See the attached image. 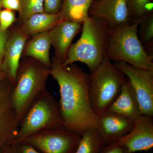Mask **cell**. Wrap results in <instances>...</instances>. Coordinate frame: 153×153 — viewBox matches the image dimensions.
Instances as JSON below:
<instances>
[{
  "label": "cell",
  "mask_w": 153,
  "mask_h": 153,
  "mask_svg": "<svg viewBox=\"0 0 153 153\" xmlns=\"http://www.w3.org/2000/svg\"><path fill=\"white\" fill-rule=\"evenodd\" d=\"M50 75L59 86L58 102L65 128L80 136L87 129L96 128L97 116L88 95L89 73L74 63L64 66L53 58Z\"/></svg>",
  "instance_id": "obj_1"
},
{
  "label": "cell",
  "mask_w": 153,
  "mask_h": 153,
  "mask_svg": "<svg viewBox=\"0 0 153 153\" xmlns=\"http://www.w3.org/2000/svg\"><path fill=\"white\" fill-rule=\"evenodd\" d=\"M49 75L50 68L34 58L20 61L12 94L19 126L31 106L47 90Z\"/></svg>",
  "instance_id": "obj_2"
},
{
  "label": "cell",
  "mask_w": 153,
  "mask_h": 153,
  "mask_svg": "<svg viewBox=\"0 0 153 153\" xmlns=\"http://www.w3.org/2000/svg\"><path fill=\"white\" fill-rule=\"evenodd\" d=\"M112 29L101 19L88 17L82 24L80 38L70 46L67 58L62 63L63 66L80 62L87 65L90 72L94 71L106 55Z\"/></svg>",
  "instance_id": "obj_3"
},
{
  "label": "cell",
  "mask_w": 153,
  "mask_h": 153,
  "mask_svg": "<svg viewBox=\"0 0 153 153\" xmlns=\"http://www.w3.org/2000/svg\"><path fill=\"white\" fill-rule=\"evenodd\" d=\"M138 23H129L113 28L105 55L115 62H123L137 68L153 70V55L145 51L137 34Z\"/></svg>",
  "instance_id": "obj_4"
},
{
  "label": "cell",
  "mask_w": 153,
  "mask_h": 153,
  "mask_svg": "<svg viewBox=\"0 0 153 153\" xmlns=\"http://www.w3.org/2000/svg\"><path fill=\"white\" fill-rule=\"evenodd\" d=\"M126 78L106 55L97 68L89 73L88 95L97 116L108 110L120 93Z\"/></svg>",
  "instance_id": "obj_5"
},
{
  "label": "cell",
  "mask_w": 153,
  "mask_h": 153,
  "mask_svg": "<svg viewBox=\"0 0 153 153\" xmlns=\"http://www.w3.org/2000/svg\"><path fill=\"white\" fill-rule=\"evenodd\" d=\"M64 128L59 102L53 94L46 90L28 110L13 142H20L42 131Z\"/></svg>",
  "instance_id": "obj_6"
},
{
  "label": "cell",
  "mask_w": 153,
  "mask_h": 153,
  "mask_svg": "<svg viewBox=\"0 0 153 153\" xmlns=\"http://www.w3.org/2000/svg\"><path fill=\"white\" fill-rule=\"evenodd\" d=\"M80 138L81 136L64 128L42 131L21 142L40 153H74Z\"/></svg>",
  "instance_id": "obj_7"
},
{
  "label": "cell",
  "mask_w": 153,
  "mask_h": 153,
  "mask_svg": "<svg viewBox=\"0 0 153 153\" xmlns=\"http://www.w3.org/2000/svg\"><path fill=\"white\" fill-rule=\"evenodd\" d=\"M114 64L130 82L142 114L153 117V70L141 69L120 61Z\"/></svg>",
  "instance_id": "obj_8"
},
{
  "label": "cell",
  "mask_w": 153,
  "mask_h": 153,
  "mask_svg": "<svg viewBox=\"0 0 153 153\" xmlns=\"http://www.w3.org/2000/svg\"><path fill=\"white\" fill-rule=\"evenodd\" d=\"M13 87L7 78L0 85V151L13 141L19 128L12 102Z\"/></svg>",
  "instance_id": "obj_9"
},
{
  "label": "cell",
  "mask_w": 153,
  "mask_h": 153,
  "mask_svg": "<svg viewBox=\"0 0 153 153\" xmlns=\"http://www.w3.org/2000/svg\"><path fill=\"white\" fill-rule=\"evenodd\" d=\"M88 16L101 19L112 29L131 23L126 0H94Z\"/></svg>",
  "instance_id": "obj_10"
},
{
  "label": "cell",
  "mask_w": 153,
  "mask_h": 153,
  "mask_svg": "<svg viewBox=\"0 0 153 153\" xmlns=\"http://www.w3.org/2000/svg\"><path fill=\"white\" fill-rule=\"evenodd\" d=\"M134 125L128 118L108 110L97 116L96 128L106 145L117 142L131 131Z\"/></svg>",
  "instance_id": "obj_11"
},
{
  "label": "cell",
  "mask_w": 153,
  "mask_h": 153,
  "mask_svg": "<svg viewBox=\"0 0 153 153\" xmlns=\"http://www.w3.org/2000/svg\"><path fill=\"white\" fill-rule=\"evenodd\" d=\"M117 142L131 153L151 149L153 147V117L143 115L131 131Z\"/></svg>",
  "instance_id": "obj_12"
},
{
  "label": "cell",
  "mask_w": 153,
  "mask_h": 153,
  "mask_svg": "<svg viewBox=\"0 0 153 153\" xmlns=\"http://www.w3.org/2000/svg\"><path fill=\"white\" fill-rule=\"evenodd\" d=\"M28 38L18 27L9 35L6 43L2 70L13 86L16 83L17 70Z\"/></svg>",
  "instance_id": "obj_13"
},
{
  "label": "cell",
  "mask_w": 153,
  "mask_h": 153,
  "mask_svg": "<svg viewBox=\"0 0 153 153\" xmlns=\"http://www.w3.org/2000/svg\"><path fill=\"white\" fill-rule=\"evenodd\" d=\"M82 24L61 21L48 31L51 44L55 50L54 59L63 63L67 57L71 42L82 30Z\"/></svg>",
  "instance_id": "obj_14"
},
{
  "label": "cell",
  "mask_w": 153,
  "mask_h": 153,
  "mask_svg": "<svg viewBox=\"0 0 153 153\" xmlns=\"http://www.w3.org/2000/svg\"><path fill=\"white\" fill-rule=\"evenodd\" d=\"M108 111L128 118L136 123L143 115L134 91L128 78H126L117 98Z\"/></svg>",
  "instance_id": "obj_15"
},
{
  "label": "cell",
  "mask_w": 153,
  "mask_h": 153,
  "mask_svg": "<svg viewBox=\"0 0 153 153\" xmlns=\"http://www.w3.org/2000/svg\"><path fill=\"white\" fill-rule=\"evenodd\" d=\"M52 45L48 31L33 36L32 39L25 44L22 55L38 60L45 66L50 68L52 62L49 51Z\"/></svg>",
  "instance_id": "obj_16"
},
{
  "label": "cell",
  "mask_w": 153,
  "mask_h": 153,
  "mask_svg": "<svg viewBox=\"0 0 153 153\" xmlns=\"http://www.w3.org/2000/svg\"><path fill=\"white\" fill-rule=\"evenodd\" d=\"M61 22L60 12L55 14L45 13L33 14L19 27L28 38L47 32Z\"/></svg>",
  "instance_id": "obj_17"
},
{
  "label": "cell",
  "mask_w": 153,
  "mask_h": 153,
  "mask_svg": "<svg viewBox=\"0 0 153 153\" xmlns=\"http://www.w3.org/2000/svg\"><path fill=\"white\" fill-rule=\"evenodd\" d=\"M94 0H63L60 13L61 21L83 24L89 17L88 11Z\"/></svg>",
  "instance_id": "obj_18"
},
{
  "label": "cell",
  "mask_w": 153,
  "mask_h": 153,
  "mask_svg": "<svg viewBox=\"0 0 153 153\" xmlns=\"http://www.w3.org/2000/svg\"><path fill=\"white\" fill-rule=\"evenodd\" d=\"M105 145L95 128H88L81 135L74 153H100Z\"/></svg>",
  "instance_id": "obj_19"
},
{
  "label": "cell",
  "mask_w": 153,
  "mask_h": 153,
  "mask_svg": "<svg viewBox=\"0 0 153 153\" xmlns=\"http://www.w3.org/2000/svg\"><path fill=\"white\" fill-rule=\"evenodd\" d=\"M137 34L141 43L149 55H153V13H151L138 22Z\"/></svg>",
  "instance_id": "obj_20"
},
{
  "label": "cell",
  "mask_w": 153,
  "mask_h": 153,
  "mask_svg": "<svg viewBox=\"0 0 153 153\" xmlns=\"http://www.w3.org/2000/svg\"><path fill=\"white\" fill-rule=\"evenodd\" d=\"M131 23L138 22L152 13V0H126Z\"/></svg>",
  "instance_id": "obj_21"
},
{
  "label": "cell",
  "mask_w": 153,
  "mask_h": 153,
  "mask_svg": "<svg viewBox=\"0 0 153 153\" xmlns=\"http://www.w3.org/2000/svg\"><path fill=\"white\" fill-rule=\"evenodd\" d=\"M18 20L21 25L32 15L44 13V0H20Z\"/></svg>",
  "instance_id": "obj_22"
},
{
  "label": "cell",
  "mask_w": 153,
  "mask_h": 153,
  "mask_svg": "<svg viewBox=\"0 0 153 153\" xmlns=\"http://www.w3.org/2000/svg\"><path fill=\"white\" fill-rule=\"evenodd\" d=\"M0 153H40L35 148L26 143L13 142L6 145Z\"/></svg>",
  "instance_id": "obj_23"
},
{
  "label": "cell",
  "mask_w": 153,
  "mask_h": 153,
  "mask_svg": "<svg viewBox=\"0 0 153 153\" xmlns=\"http://www.w3.org/2000/svg\"><path fill=\"white\" fill-rule=\"evenodd\" d=\"M16 20L14 11L3 10L0 11V28L3 31H6Z\"/></svg>",
  "instance_id": "obj_24"
},
{
  "label": "cell",
  "mask_w": 153,
  "mask_h": 153,
  "mask_svg": "<svg viewBox=\"0 0 153 153\" xmlns=\"http://www.w3.org/2000/svg\"><path fill=\"white\" fill-rule=\"evenodd\" d=\"M63 0H44V12L47 13L55 14L60 12Z\"/></svg>",
  "instance_id": "obj_25"
},
{
  "label": "cell",
  "mask_w": 153,
  "mask_h": 153,
  "mask_svg": "<svg viewBox=\"0 0 153 153\" xmlns=\"http://www.w3.org/2000/svg\"><path fill=\"white\" fill-rule=\"evenodd\" d=\"M100 153H135L129 152L118 142L105 145Z\"/></svg>",
  "instance_id": "obj_26"
},
{
  "label": "cell",
  "mask_w": 153,
  "mask_h": 153,
  "mask_svg": "<svg viewBox=\"0 0 153 153\" xmlns=\"http://www.w3.org/2000/svg\"><path fill=\"white\" fill-rule=\"evenodd\" d=\"M8 31H3L0 28V69H2L3 60L7 40L9 36Z\"/></svg>",
  "instance_id": "obj_27"
},
{
  "label": "cell",
  "mask_w": 153,
  "mask_h": 153,
  "mask_svg": "<svg viewBox=\"0 0 153 153\" xmlns=\"http://www.w3.org/2000/svg\"><path fill=\"white\" fill-rule=\"evenodd\" d=\"M1 7L7 10L19 11L20 7V0H1Z\"/></svg>",
  "instance_id": "obj_28"
},
{
  "label": "cell",
  "mask_w": 153,
  "mask_h": 153,
  "mask_svg": "<svg viewBox=\"0 0 153 153\" xmlns=\"http://www.w3.org/2000/svg\"><path fill=\"white\" fill-rule=\"evenodd\" d=\"M7 78V76L4 72L2 70L0 69V85L1 84L3 81Z\"/></svg>",
  "instance_id": "obj_29"
},
{
  "label": "cell",
  "mask_w": 153,
  "mask_h": 153,
  "mask_svg": "<svg viewBox=\"0 0 153 153\" xmlns=\"http://www.w3.org/2000/svg\"><path fill=\"white\" fill-rule=\"evenodd\" d=\"M1 0H0V11H1Z\"/></svg>",
  "instance_id": "obj_30"
}]
</instances>
